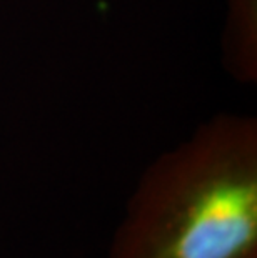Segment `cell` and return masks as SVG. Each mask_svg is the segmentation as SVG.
<instances>
[{
    "mask_svg": "<svg viewBox=\"0 0 257 258\" xmlns=\"http://www.w3.org/2000/svg\"><path fill=\"white\" fill-rule=\"evenodd\" d=\"M109 258H257V122L219 115L142 173Z\"/></svg>",
    "mask_w": 257,
    "mask_h": 258,
    "instance_id": "1",
    "label": "cell"
},
{
    "mask_svg": "<svg viewBox=\"0 0 257 258\" xmlns=\"http://www.w3.org/2000/svg\"><path fill=\"white\" fill-rule=\"evenodd\" d=\"M226 63L239 80L255 79V0H229Z\"/></svg>",
    "mask_w": 257,
    "mask_h": 258,
    "instance_id": "2",
    "label": "cell"
}]
</instances>
